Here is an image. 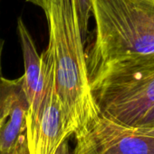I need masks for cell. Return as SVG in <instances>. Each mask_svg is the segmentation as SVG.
I'll list each match as a JSON object with an SVG mask.
<instances>
[{
	"label": "cell",
	"mask_w": 154,
	"mask_h": 154,
	"mask_svg": "<svg viewBox=\"0 0 154 154\" xmlns=\"http://www.w3.org/2000/svg\"><path fill=\"white\" fill-rule=\"evenodd\" d=\"M137 129H139L141 132L150 134V135H153L154 136V127L153 128H143V127H136Z\"/></svg>",
	"instance_id": "4fadbf2b"
},
{
	"label": "cell",
	"mask_w": 154,
	"mask_h": 154,
	"mask_svg": "<svg viewBox=\"0 0 154 154\" xmlns=\"http://www.w3.org/2000/svg\"><path fill=\"white\" fill-rule=\"evenodd\" d=\"M27 2H30L32 4H34V5H37L41 8L42 6V0H26Z\"/></svg>",
	"instance_id": "5bb4252c"
},
{
	"label": "cell",
	"mask_w": 154,
	"mask_h": 154,
	"mask_svg": "<svg viewBox=\"0 0 154 154\" xmlns=\"http://www.w3.org/2000/svg\"><path fill=\"white\" fill-rule=\"evenodd\" d=\"M152 128H153V127H152Z\"/></svg>",
	"instance_id": "9a60e30c"
},
{
	"label": "cell",
	"mask_w": 154,
	"mask_h": 154,
	"mask_svg": "<svg viewBox=\"0 0 154 154\" xmlns=\"http://www.w3.org/2000/svg\"><path fill=\"white\" fill-rule=\"evenodd\" d=\"M41 58V57H40ZM44 84L38 104L26 116L28 154H55L72 134L55 91L52 69L41 60Z\"/></svg>",
	"instance_id": "277c9868"
},
{
	"label": "cell",
	"mask_w": 154,
	"mask_h": 154,
	"mask_svg": "<svg viewBox=\"0 0 154 154\" xmlns=\"http://www.w3.org/2000/svg\"><path fill=\"white\" fill-rule=\"evenodd\" d=\"M48 44L40 55L53 71L55 91L73 135L99 115L91 90L75 0H42Z\"/></svg>",
	"instance_id": "6da1fadb"
},
{
	"label": "cell",
	"mask_w": 154,
	"mask_h": 154,
	"mask_svg": "<svg viewBox=\"0 0 154 154\" xmlns=\"http://www.w3.org/2000/svg\"><path fill=\"white\" fill-rule=\"evenodd\" d=\"M89 81L101 115L137 127L154 106V53L108 64Z\"/></svg>",
	"instance_id": "3957f363"
},
{
	"label": "cell",
	"mask_w": 154,
	"mask_h": 154,
	"mask_svg": "<svg viewBox=\"0 0 154 154\" xmlns=\"http://www.w3.org/2000/svg\"><path fill=\"white\" fill-rule=\"evenodd\" d=\"M29 109L21 76L0 79V152H6L26 142V116Z\"/></svg>",
	"instance_id": "8992f818"
},
{
	"label": "cell",
	"mask_w": 154,
	"mask_h": 154,
	"mask_svg": "<svg viewBox=\"0 0 154 154\" xmlns=\"http://www.w3.org/2000/svg\"><path fill=\"white\" fill-rule=\"evenodd\" d=\"M16 31L23 53L25 73L24 88L27 97L29 109H33L39 102L44 84L41 67V58L37 52L34 41L22 17L17 18Z\"/></svg>",
	"instance_id": "52a82bcc"
},
{
	"label": "cell",
	"mask_w": 154,
	"mask_h": 154,
	"mask_svg": "<svg viewBox=\"0 0 154 154\" xmlns=\"http://www.w3.org/2000/svg\"><path fill=\"white\" fill-rule=\"evenodd\" d=\"M93 41L85 50L88 77L122 59L154 53V0H91Z\"/></svg>",
	"instance_id": "7a4b0ae2"
},
{
	"label": "cell",
	"mask_w": 154,
	"mask_h": 154,
	"mask_svg": "<svg viewBox=\"0 0 154 154\" xmlns=\"http://www.w3.org/2000/svg\"><path fill=\"white\" fill-rule=\"evenodd\" d=\"M3 50H4V40L2 39L1 34H0V79L3 77L2 76V57H3Z\"/></svg>",
	"instance_id": "7c38bea8"
},
{
	"label": "cell",
	"mask_w": 154,
	"mask_h": 154,
	"mask_svg": "<svg viewBox=\"0 0 154 154\" xmlns=\"http://www.w3.org/2000/svg\"><path fill=\"white\" fill-rule=\"evenodd\" d=\"M74 154H154V136L99 115L75 135Z\"/></svg>",
	"instance_id": "5b68a950"
},
{
	"label": "cell",
	"mask_w": 154,
	"mask_h": 154,
	"mask_svg": "<svg viewBox=\"0 0 154 154\" xmlns=\"http://www.w3.org/2000/svg\"><path fill=\"white\" fill-rule=\"evenodd\" d=\"M0 154H28L27 152V145H26V142L17 145L15 148H14L13 150L6 152H0Z\"/></svg>",
	"instance_id": "30bf717a"
},
{
	"label": "cell",
	"mask_w": 154,
	"mask_h": 154,
	"mask_svg": "<svg viewBox=\"0 0 154 154\" xmlns=\"http://www.w3.org/2000/svg\"><path fill=\"white\" fill-rule=\"evenodd\" d=\"M137 127H143V128H152L154 127V106L149 111L143 120Z\"/></svg>",
	"instance_id": "9c48e42d"
},
{
	"label": "cell",
	"mask_w": 154,
	"mask_h": 154,
	"mask_svg": "<svg viewBox=\"0 0 154 154\" xmlns=\"http://www.w3.org/2000/svg\"><path fill=\"white\" fill-rule=\"evenodd\" d=\"M55 154H71L70 147H69V144H68L67 141L64 142L61 144V146L59 147V149L57 150V152H56Z\"/></svg>",
	"instance_id": "8fae6325"
},
{
	"label": "cell",
	"mask_w": 154,
	"mask_h": 154,
	"mask_svg": "<svg viewBox=\"0 0 154 154\" xmlns=\"http://www.w3.org/2000/svg\"><path fill=\"white\" fill-rule=\"evenodd\" d=\"M75 5L82 39L85 43L88 38L89 20L92 16V3L91 0H75Z\"/></svg>",
	"instance_id": "ba28073f"
}]
</instances>
